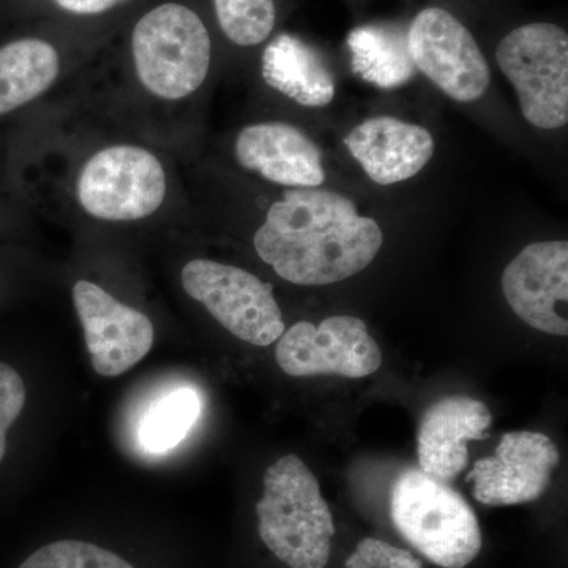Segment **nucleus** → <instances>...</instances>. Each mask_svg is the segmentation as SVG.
Instances as JSON below:
<instances>
[{
  "label": "nucleus",
  "mask_w": 568,
  "mask_h": 568,
  "mask_svg": "<svg viewBox=\"0 0 568 568\" xmlns=\"http://www.w3.org/2000/svg\"><path fill=\"white\" fill-rule=\"evenodd\" d=\"M253 244L257 256L286 282L325 286L365 271L384 234L343 194L290 189L268 207Z\"/></svg>",
  "instance_id": "obj_1"
},
{
  "label": "nucleus",
  "mask_w": 568,
  "mask_h": 568,
  "mask_svg": "<svg viewBox=\"0 0 568 568\" xmlns=\"http://www.w3.org/2000/svg\"><path fill=\"white\" fill-rule=\"evenodd\" d=\"M276 362L286 375H336L361 379L383 365V353L364 321L331 316L320 325L294 324L276 345Z\"/></svg>",
  "instance_id": "obj_9"
},
{
  "label": "nucleus",
  "mask_w": 568,
  "mask_h": 568,
  "mask_svg": "<svg viewBox=\"0 0 568 568\" xmlns=\"http://www.w3.org/2000/svg\"><path fill=\"white\" fill-rule=\"evenodd\" d=\"M73 305L93 369L100 376H121L151 353L155 327L149 316L122 304L99 284L78 280Z\"/></svg>",
  "instance_id": "obj_10"
},
{
  "label": "nucleus",
  "mask_w": 568,
  "mask_h": 568,
  "mask_svg": "<svg viewBox=\"0 0 568 568\" xmlns=\"http://www.w3.org/2000/svg\"><path fill=\"white\" fill-rule=\"evenodd\" d=\"M261 73L268 88L302 106L334 100L335 80L320 52L291 33H280L265 47Z\"/></svg>",
  "instance_id": "obj_16"
},
{
  "label": "nucleus",
  "mask_w": 568,
  "mask_h": 568,
  "mask_svg": "<svg viewBox=\"0 0 568 568\" xmlns=\"http://www.w3.org/2000/svg\"><path fill=\"white\" fill-rule=\"evenodd\" d=\"M132 58L145 91L179 102L193 95L207 78L211 36L196 11L182 3H162L134 26Z\"/></svg>",
  "instance_id": "obj_3"
},
{
  "label": "nucleus",
  "mask_w": 568,
  "mask_h": 568,
  "mask_svg": "<svg viewBox=\"0 0 568 568\" xmlns=\"http://www.w3.org/2000/svg\"><path fill=\"white\" fill-rule=\"evenodd\" d=\"M200 413V396L192 388H181L164 396L142 420V444L151 452L170 450L186 436Z\"/></svg>",
  "instance_id": "obj_19"
},
{
  "label": "nucleus",
  "mask_w": 568,
  "mask_h": 568,
  "mask_svg": "<svg viewBox=\"0 0 568 568\" xmlns=\"http://www.w3.org/2000/svg\"><path fill=\"white\" fill-rule=\"evenodd\" d=\"M407 47L416 69L436 88L462 103L481 99L491 70L473 33L450 11L429 7L414 18Z\"/></svg>",
  "instance_id": "obj_8"
},
{
  "label": "nucleus",
  "mask_w": 568,
  "mask_h": 568,
  "mask_svg": "<svg viewBox=\"0 0 568 568\" xmlns=\"http://www.w3.org/2000/svg\"><path fill=\"white\" fill-rule=\"evenodd\" d=\"M507 304L544 334L568 335V242L530 244L503 274Z\"/></svg>",
  "instance_id": "obj_11"
},
{
  "label": "nucleus",
  "mask_w": 568,
  "mask_h": 568,
  "mask_svg": "<svg viewBox=\"0 0 568 568\" xmlns=\"http://www.w3.org/2000/svg\"><path fill=\"white\" fill-rule=\"evenodd\" d=\"M224 36L239 47H256L275 28V0H213Z\"/></svg>",
  "instance_id": "obj_20"
},
{
  "label": "nucleus",
  "mask_w": 568,
  "mask_h": 568,
  "mask_svg": "<svg viewBox=\"0 0 568 568\" xmlns=\"http://www.w3.org/2000/svg\"><path fill=\"white\" fill-rule=\"evenodd\" d=\"M351 155L379 185H394L420 173L433 159L435 138L424 126L390 115L368 119L345 138Z\"/></svg>",
  "instance_id": "obj_15"
},
{
  "label": "nucleus",
  "mask_w": 568,
  "mask_h": 568,
  "mask_svg": "<svg viewBox=\"0 0 568 568\" xmlns=\"http://www.w3.org/2000/svg\"><path fill=\"white\" fill-rule=\"evenodd\" d=\"M166 193L163 163L141 145H108L93 153L78 174V204L100 222L149 219L162 209Z\"/></svg>",
  "instance_id": "obj_6"
},
{
  "label": "nucleus",
  "mask_w": 568,
  "mask_h": 568,
  "mask_svg": "<svg viewBox=\"0 0 568 568\" xmlns=\"http://www.w3.org/2000/svg\"><path fill=\"white\" fill-rule=\"evenodd\" d=\"M559 465V450L548 436L536 432H510L500 437L495 455L478 459L467 481L485 506H517L547 491Z\"/></svg>",
  "instance_id": "obj_12"
},
{
  "label": "nucleus",
  "mask_w": 568,
  "mask_h": 568,
  "mask_svg": "<svg viewBox=\"0 0 568 568\" xmlns=\"http://www.w3.org/2000/svg\"><path fill=\"white\" fill-rule=\"evenodd\" d=\"M497 65L517 89L530 125L562 129L568 122V36L551 22H530L504 37Z\"/></svg>",
  "instance_id": "obj_5"
},
{
  "label": "nucleus",
  "mask_w": 568,
  "mask_h": 568,
  "mask_svg": "<svg viewBox=\"0 0 568 568\" xmlns=\"http://www.w3.org/2000/svg\"><path fill=\"white\" fill-rule=\"evenodd\" d=\"M181 280L185 293L242 342L271 346L283 335V315L274 287L244 268L194 260L182 268Z\"/></svg>",
  "instance_id": "obj_7"
},
{
  "label": "nucleus",
  "mask_w": 568,
  "mask_h": 568,
  "mask_svg": "<svg viewBox=\"0 0 568 568\" xmlns=\"http://www.w3.org/2000/svg\"><path fill=\"white\" fill-rule=\"evenodd\" d=\"M20 568H134L108 549L88 541L62 540L41 547Z\"/></svg>",
  "instance_id": "obj_21"
},
{
  "label": "nucleus",
  "mask_w": 568,
  "mask_h": 568,
  "mask_svg": "<svg viewBox=\"0 0 568 568\" xmlns=\"http://www.w3.org/2000/svg\"><path fill=\"white\" fill-rule=\"evenodd\" d=\"M256 514L261 540L287 567L327 566L334 517L320 481L301 458L286 455L265 470Z\"/></svg>",
  "instance_id": "obj_2"
},
{
  "label": "nucleus",
  "mask_w": 568,
  "mask_h": 568,
  "mask_svg": "<svg viewBox=\"0 0 568 568\" xmlns=\"http://www.w3.org/2000/svg\"><path fill=\"white\" fill-rule=\"evenodd\" d=\"M487 406L467 396H447L426 409L418 428V463L422 473L448 481L469 462L467 443L487 439L491 425Z\"/></svg>",
  "instance_id": "obj_14"
},
{
  "label": "nucleus",
  "mask_w": 568,
  "mask_h": 568,
  "mask_svg": "<svg viewBox=\"0 0 568 568\" xmlns=\"http://www.w3.org/2000/svg\"><path fill=\"white\" fill-rule=\"evenodd\" d=\"M55 6L80 17L106 13L126 0H52Z\"/></svg>",
  "instance_id": "obj_24"
},
{
  "label": "nucleus",
  "mask_w": 568,
  "mask_h": 568,
  "mask_svg": "<svg viewBox=\"0 0 568 568\" xmlns=\"http://www.w3.org/2000/svg\"><path fill=\"white\" fill-rule=\"evenodd\" d=\"M390 514L398 532L436 566L465 568L480 552L484 540L473 508L422 470H406L396 480Z\"/></svg>",
  "instance_id": "obj_4"
},
{
  "label": "nucleus",
  "mask_w": 568,
  "mask_h": 568,
  "mask_svg": "<svg viewBox=\"0 0 568 568\" xmlns=\"http://www.w3.org/2000/svg\"><path fill=\"white\" fill-rule=\"evenodd\" d=\"M346 568H424L410 551L396 548L377 538H364L353 555L346 559Z\"/></svg>",
  "instance_id": "obj_22"
},
{
  "label": "nucleus",
  "mask_w": 568,
  "mask_h": 568,
  "mask_svg": "<svg viewBox=\"0 0 568 568\" xmlns=\"http://www.w3.org/2000/svg\"><path fill=\"white\" fill-rule=\"evenodd\" d=\"M234 153L245 170L287 189H317L325 182L323 151L291 123L245 126L235 140Z\"/></svg>",
  "instance_id": "obj_13"
},
{
  "label": "nucleus",
  "mask_w": 568,
  "mask_h": 568,
  "mask_svg": "<svg viewBox=\"0 0 568 568\" xmlns=\"http://www.w3.org/2000/svg\"><path fill=\"white\" fill-rule=\"evenodd\" d=\"M351 65L362 80L379 89H396L416 77L407 33L390 24H369L347 37Z\"/></svg>",
  "instance_id": "obj_18"
},
{
  "label": "nucleus",
  "mask_w": 568,
  "mask_h": 568,
  "mask_svg": "<svg viewBox=\"0 0 568 568\" xmlns=\"http://www.w3.org/2000/svg\"><path fill=\"white\" fill-rule=\"evenodd\" d=\"M61 74V55L41 39H20L0 48V115L32 103Z\"/></svg>",
  "instance_id": "obj_17"
},
{
  "label": "nucleus",
  "mask_w": 568,
  "mask_h": 568,
  "mask_svg": "<svg viewBox=\"0 0 568 568\" xmlns=\"http://www.w3.org/2000/svg\"><path fill=\"white\" fill-rule=\"evenodd\" d=\"M26 405V386L13 366L0 362V465L7 454V433Z\"/></svg>",
  "instance_id": "obj_23"
}]
</instances>
